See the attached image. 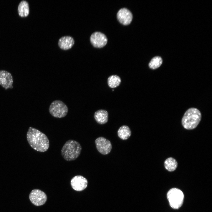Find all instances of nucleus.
Segmentation results:
<instances>
[{"label": "nucleus", "mask_w": 212, "mask_h": 212, "mask_svg": "<svg viewBox=\"0 0 212 212\" xmlns=\"http://www.w3.org/2000/svg\"><path fill=\"white\" fill-rule=\"evenodd\" d=\"M26 138L31 147L38 151L45 152L49 147V141L47 136L36 128L32 127L29 128Z\"/></svg>", "instance_id": "f257e3e1"}, {"label": "nucleus", "mask_w": 212, "mask_h": 212, "mask_svg": "<svg viewBox=\"0 0 212 212\" xmlns=\"http://www.w3.org/2000/svg\"><path fill=\"white\" fill-rule=\"evenodd\" d=\"M82 149L80 144L73 140L67 141L61 150V155L67 161L76 160L80 155Z\"/></svg>", "instance_id": "f03ea898"}, {"label": "nucleus", "mask_w": 212, "mask_h": 212, "mask_svg": "<svg viewBox=\"0 0 212 212\" xmlns=\"http://www.w3.org/2000/svg\"><path fill=\"white\" fill-rule=\"evenodd\" d=\"M201 114L196 108L188 109L185 113L181 120L183 127L188 130H193L196 127L201 121Z\"/></svg>", "instance_id": "7ed1b4c3"}, {"label": "nucleus", "mask_w": 212, "mask_h": 212, "mask_svg": "<svg viewBox=\"0 0 212 212\" xmlns=\"http://www.w3.org/2000/svg\"><path fill=\"white\" fill-rule=\"evenodd\" d=\"M167 198L170 206L173 209H178L183 204L184 194L179 188H172L168 192Z\"/></svg>", "instance_id": "20e7f679"}, {"label": "nucleus", "mask_w": 212, "mask_h": 212, "mask_svg": "<svg viewBox=\"0 0 212 212\" xmlns=\"http://www.w3.org/2000/svg\"><path fill=\"white\" fill-rule=\"evenodd\" d=\"M49 112L54 117L61 118L67 115L68 112V108L62 101L55 100L53 101L50 105Z\"/></svg>", "instance_id": "39448f33"}, {"label": "nucleus", "mask_w": 212, "mask_h": 212, "mask_svg": "<svg viewBox=\"0 0 212 212\" xmlns=\"http://www.w3.org/2000/svg\"><path fill=\"white\" fill-rule=\"evenodd\" d=\"M29 198L31 202L37 206L43 205L46 202L47 196L42 191L38 189L33 190L29 195Z\"/></svg>", "instance_id": "423d86ee"}, {"label": "nucleus", "mask_w": 212, "mask_h": 212, "mask_svg": "<svg viewBox=\"0 0 212 212\" xmlns=\"http://www.w3.org/2000/svg\"><path fill=\"white\" fill-rule=\"evenodd\" d=\"M95 143L97 150L101 154L105 155L110 152L112 145L110 141L107 139L100 137L96 139Z\"/></svg>", "instance_id": "0eeeda50"}, {"label": "nucleus", "mask_w": 212, "mask_h": 212, "mask_svg": "<svg viewBox=\"0 0 212 212\" xmlns=\"http://www.w3.org/2000/svg\"><path fill=\"white\" fill-rule=\"evenodd\" d=\"M70 183L72 188L74 190L80 191L84 190L87 187L88 181L82 176L77 175L71 179Z\"/></svg>", "instance_id": "6e6552de"}, {"label": "nucleus", "mask_w": 212, "mask_h": 212, "mask_svg": "<svg viewBox=\"0 0 212 212\" xmlns=\"http://www.w3.org/2000/svg\"><path fill=\"white\" fill-rule=\"evenodd\" d=\"M90 41L92 45L96 48L103 47L106 44L107 39L105 35L99 32L92 33L90 37Z\"/></svg>", "instance_id": "1a4fd4ad"}, {"label": "nucleus", "mask_w": 212, "mask_h": 212, "mask_svg": "<svg viewBox=\"0 0 212 212\" xmlns=\"http://www.w3.org/2000/svg\"><path fill=\"white\" fill-rule=\"evenodd\" d=\"M13 79L10 73L5 70H0V85L5 90L13 88Z\"/></svg>", "instance_id": "9d476101"}, {"label": "nucleus", "mask_w": 212, "mask_h": 212, "mask_svg": "<svg viewBox=\"0 0 212 212\" xmlns=\"http://www.w3.org/2000/svg\"><path fill=\"white\" fill-rule=\"evenodd\" d=\"M118 20L124 25H128L131 22L132 15L131 11L126 8H122L119 10L117 14Z\"/></svg>", "instance_id": "9b49d317"}, {"label": "nucleus", "mask_w": 212, "mask_h": 212, "mask_svg": "<svg viewBox=\"0 0 212 212\" xmlns=\"http://www.w3.org/2000/svg\"><path fill=\"white\" fill-rule=\"evenodd\" d=\"M74 43L73 38L69 36L61 37L58 41V44L62 49L67 50L71 48Z\"/></svg>", "instance_id": "f8f14e48"}, {"label": "nucleus", "mask_w": 212, "mask_h": 212, "mask_svg": "<svg viewBox=\"0 0 212 212\" xmlns=\"http://www.w3.org/2000/svg\"><path fill=\"white\" fill-rule=\"evenodd\" d=\"M94 117L97 123L100 124H103L108 121V113L105 110H100L95 112Z\"/></svg>", "instance_id": "ddd939ff"}, {"label": "nucleus", "mask_w": 212, "mask_h": 212, "mask_svg": "<svg viewBox=\"0 0 212 212\" xmlns=\"http://www.w3.org/2000/svg\"><path fill=\"white\" fill-rule=\"evenodd\" d=\"M19 15L21 17L27 16L29 13V8L28 3L26 0L21 1L19 3L17 8Z\"/></svg>", "instance_id": "4468645a"}, {"label": "nucleus", "mask_w": 212, "mask_h": 212, "mask_svg": "<svg viewBox=\"0 0 212 212\" xmlns=\"http://www.w3.org/2000/svg\"><path fill=\"white\" fill-rule=\"evenodd\" d=\"M119 137L122 140L128 139L131 134V131L127 126L124 125L120 127L117 131Z\"/></svg>", "instance_id": "2eb2a0df"}, {"label": "nucleus", "mask_w": 212, "mask_h": 212, "mask_svg": "<svg viewBox=\"0 0 212 212\" xmlns=\"http://www.w3.org/2000/svg\"><path fill=\"white\" fill-rule=\"evenodd\" d=\"M178 163L176 160L172 157H169L166 159L164 162L165 168L169 172L175 170L178 166Z\"/></svg>", "instance_id": "dca6fc26"}, {"label": "nucleus", "mask_w": 212, "mask_h": 212, "mask_svg": "<svg viewBox=\"0 0 212 212\" xmlns=\"http://www.w3.org/2000/svg\"><path fill=\"white\" fill-rule=\"evenodd\" d=\"M121 82V80L118 76L112 75L110 76L107 79V83L109 87L114 88L118 86Z\"/></svg>", "instance_id": "f3484780"}, {"label": "nucleus", "mask_w": 212, "mask_h": 212, "mask_svg": "<svg viewBox=\"0 0 212 212\" xmlns=\"http://www.w3.org/2000/svg\"><path fill=\"white\" fill-rule=\"evenodd\" d=\"M163 60L159 56H155L153 57L149 63V68L153 69H155L159 67L162 64Z\"/></svg>", "instance_id": "a211bd4d"}, {"label": "nucleus", "mask_w": 212, "mask_h": 212, "mask_svg": "<svg viewBox=\"0 0 212 212\" xmlns=\"http://www.w3.org/2000/svg\"><path fill=\"white\" fill-rule=\"evenodd\" d=\"M114 91V90H113L112 91Z\"/></svg>", "instance_id": "6ab92c4d"}]
</instances>
